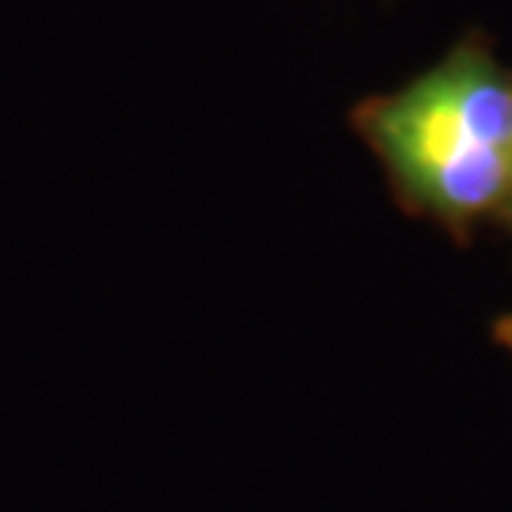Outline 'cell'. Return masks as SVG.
Here are the masks:
<instances>
[{"label": "cell", "mask_w": 512, "mask_h": 512, "mask_svg": "<svg viewBox=\"0 0 512 512\" xmlns=\"http://www.w3.org/2000/svg\"><path fill=\"white\" fill-rule=\"evenodd\" d=\"M365 133L406 194L440 220L505 205L512 183V80L478 46L365 110Z\"/></svg>", "instance_id": "cell-1"}, {"label": "cell", "mask_w": 512, "mask_h": 512, "mask_svg": "<svg viewBox=\"0 0 512 512\" xmlns=\"http://www.w3.org/2000/svg\"><path fill=\"white\" fill-rule=\"evenodd\" d=\"M505 213H509V220H512V183H509V198H505Z\"/></svg>", "instance_id": "cell-3"}, {"label": "cell", "mask_w": 512, "mask_h": 512, "mask_svg": "<svg viewBox=\"0 0 512 512\" xmlns=\"http://www.w3.org/2000/svg\"><path fill=\"white\" fill-rule=\"evenodd\" d=\"M501 338H505V346L512 349V315L505 319V323H501Z\"/></svg>", "instance_id": "cell-2"}]
</instances>
